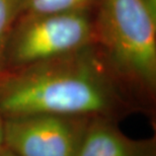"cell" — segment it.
Instances as JSON below:
<instances>
[{"label": "cell", "instance_id": "2", "mask_svg": "<svg viewBox=\"0 0 156 156\" xmlns=\"http://www.w3.org/2000/svg\"><path fill=\"white\" fill-rule=\"evenodd\" d=\"M108 62L130 88L156 85V15L144 0H101L94 26Z\"/></svg>", "mask_w": 156, "mask_h": 156}, {"label": "cell", "instance_id": "9", "mask_svg": "<svg viewBox=\"0 0 156 156\" xmlns=\"http://www.w3.org/2000/svg\"><path fill=\"white\" fill-rule=\"evenodd\" d=\"M0 156H17L16 154H14L11 150H9L7 147L2 146L0 148Z\"/></svg>", "mask_w": 156, "mask_h": 156}, {"label": "cell", "instance_id": "4", "mask_svg": "<svg viewBox=\"0 0 156 156\" xmlns=\"http://www.w3.org/2000/svg\"><path fill=\"white\" fill-rule=\"evenodd\" d=\"M90 119L54 115L4 119V146L17 156H76Z\"/></svg>", "mask_w": 156, "mask_h": 156}, {"label": "cell", "instance_id": "5", "mask_svg": "<svg viewBox=\"0 0 156 156\" xmlns=\"http://www.w3.org/2000/svg\"><path fill=\"white\" fill-rule=\"evenodd\" d=\"M118 121L91 118L76 156H156V138L134 139L122 132Z\"/></svg>", "mask_w": 156, "mask_h": 156}, {"label": "cell", "instance_id": "6", "mask_svg": "<svg viewBox=\"0 0 156 156\" xmlns=\"http://www.w3.org/2000/svg\"><path fill=\"white\" fill-rule=\"evenodd\" d=\"M90 2L91 0H20V10L26 11L27 16L84 11Z\"/></svg>", "mask_w": 156, "mask_h": 156}, {"label": "cell", "instance_id": "7", "mask_svg": "<svg viewBox=\"0 0 156 156\" xmlns=\"http://www.w3.org/2000/svg\"><path fill=\"white\" fill-rule=\"evenodd\" d=\"M18 11L20 0H0V71L4 67L6 42Z\"/></svg>", "mask_w": 156, "mask_h": 156}, {"label": "cell", "instance_id": "1", "mask_svg": "<svg viewBox=\"0 0 156 156\" xmlns=\"http://www.w3.org/2000/svg\"><path fill=\"white\" fill-rule=\"evenodd\" d=\"M130 87L108 64L76 52L0 71V116L37 115L119 121L140 110Z\"/></svg>", "mask_w": 156, "mask_h": 156}, {"label": "cell", "instance_id": "8", "mask_svg": "<svg viewBox=\"0 0 156 156\" xmlns=\"http://www.w3.org/2000/svg\"><path fill=\"white\" fill-rule=\"evenodd\" d=\"M4 146V119L0 116V148Z\"/></svg>", "mask_w": 156, "mask_h": 156}, {"label": "cell", "instance_id": "3", "mask_svg": "<svg viewBox=\"0 0 156 156\" xmlns=\"http://www.w3.org/2000/svg\"><path fill=\"white\" fill-rule=\"evenodd\" d=\"M94 38V26L84 11L27 16L11 41L9 67L74 54Z\"/></svg>", "mask_w": 156, "mask_h": 156}]
</instances>
